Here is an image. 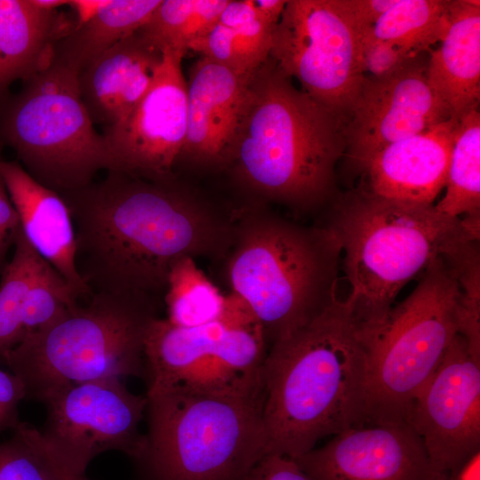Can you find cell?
Masks as SVG:
<instances>
[{
	"label": "cell",
	"mask_w": 480,
	"mask_h": 480,
	"mask_svg": "<svg viewBox=\"0 0 480 480\" xmlns=\"http://www.w3.org/2000/svg\"><path fill=\"white\" fill-rule=\"evenodd\" d=\"M415 55L390 42L374 36L372 27L359 28V57L364 75L389 76L415 60Z\"/></svg>",
	"instance_id": "32"
},
{
	"label": "cell",
	"mask_w": 480,
	"mask_h": 480,
	"mask_svg": "<svg viewBox=\"0 0 480 480\" xmlns=\"http://www.w3.org/2000/svg\"><path fill=\"white\" fill-rule=\"evenodd\" d=\"M147 397L137 480H244L267 454L262 394L169 391Z\"/></svg>",
	"instance_id": "6"
},
{
	"label": "cell",
	"mask_w": 480,
	"mask_h": 480,
	"mask_svg": "<svg viewBox=\"0 0 480 480\" xmlns=\"http://www.w3.org/2000/svg\"><path fill=\"white\" fill-rule=\"evenodd\" d=\"M41 260L20 228L12 257L0 276V355L23 338L27 295Z\"/></svg>",
	"instance_id": "29"
},
{
	"label": "cell",
	"mask_w": 480,
	"mask_h": 480,
	"mask_svg": "<svg viewBox=\"0 0 480 480\" xmlns=\"http://www.w3.org/2000/svg\"><path fill=\"white\" fill-rule=\"evenodd\" d=\"M397 0H337L340 8L357 28L372 27Z\"/></svg>",
	"instance_id": "36"
},
{
	"label": "cell",
	"mask_w": 480,
	"mask_h": 480,
	"mask_svg": "<svg viewBox=\"0 0 480 480\" xmlns=\"http://www.w3.org/2000/svg\"><path fill=\"white\" fill-rule=\"evenodd\" d=\"M157 300L136 294L92 293L48 326L0 355L18 376L26 398L86 381L143 377L144 341L157 316Z\"/></svg>",
	"instance_id": "7"
},
{
	"label": "cell",
	"mask_w": 480,
	"mask_h": 480,
	"mask_svg": "<svg viewBox=\"0 0 480 480\" xmlns=\"http://www.w3.org/2000/svg\"><path fill=\"white\" fill-rule=\"evenodd\" d=\"M161 0H107L60 37L52 60L78 73L96 57L137 32Z\"/></svg>",
	"instance_id": "24"
},
{
	"label": "cell",
	"mask_w": 480,
	"mask_h": 480,
	"mask_svg": "<svg viewBox=\"0 0 480 480\" xmlns=\"http://www.w3.org/2000/svg\"><path fill=\"white\" fill-rule=\"evenodd\" d=\"M24 398L26 391L21 380L0 369V433L12 430L20 422L19 405Z\"/></svg>",
	"instance_id": "34"
},
{
	"label": "cell",
	"mask_w": 480,
	"mask_h": 480,
	"mask_svg": "<svg viewBox=\"0 0 480 480\" xmlns=\"http://www.w3.org/2000/svg\"><path fill=\"white\" fill-rule=\"evenodd\" d=\"M146 396L132 393L121 379L74 384L47 396L46 419L39 430L56 464L68 476H84L90 462L108 451L132 458L143 434Z\"/></svg>",
	"instance_id": "12"
},
{
	"label": "cell",
	"mask_w": 480,
	"mask_h": 480,
	"mask_svg": "<svg viewBox=\"0 0 480 480\" xmlns=\"http://www.w3.org/2000/svg\"><path fill=\"white\" fill-rule=\"evenodd\" d=\"M4 106L0 133L36 181L61 195L112 168L108 146L82 101L77 73L52 60Z\"/></svg>",
	"instance_id": "9"
},
{
	"label": "cell",
	"mask_w": 480,
	"mask_h": 480,
	"mask_svg": "<svg viewBox=\"0 0 480 480\" xmlns=\"http://www.w3.org/2000/svg\"><path fill=\"white\" fill-rule=\"evenodd\" d=\"M0 480H67L37 428L20 421L0 443Z\"/></svg>",
	"instance_id": "30"
},
{
	"label": "cell",
	"mask_w": 480,
	"mask_h": 480,
	"mask_svg": "<svg viewBox=\"0 0 480 480\" xmlns=\"http://www.w3.org/2000/svg\"><path fill=\"white\" fill-rule=\"evenodd\" d=\"M228 0H161L138 31L162 52L184 57L192 43L217 22Z\"/></svg>",
	"instance_id": "26"
},
{
	"label": "cell",
	"mask_w": 480,
	"mask_h": 480,
	"mask_svg": "<svg viewBox=\"0 0 480 480\" xmlns=\"http://www.w3.org/2000/svg\"><path fill=\"white\" fill-rule=\"evenodd\" d=\"M451 0H397L372 27L374 36L415 55L441 42L449 26Z\"/></svg>",
	"instance_id": "27"
},
{
	"label": "cell",
	"mask_w": 480,
	"mask_h": 480,
	"mask_svg": "<svg viewBox=\"0 0 480 480\" xmlns=\"http://www.w3.org/2000/svg\"><path fill=\"white\" fill-rule=\"evenodd\" d=\"M428 83L452 118L460 120L480 102V2L451 0L449 26L429 50Z\"/></svg>",
	"instance_id": "21"
},
{
	"label": "cell",
	"mask_w": 480,
	"mask_h": 480,
	"mask_svg": "<svg viewBox=\"0 0 480 480\" xmlns=\"http://www.w3.org/2000/svg\"><path fill=\"white\" fill-rule=\"evenodd\" d=\"M324 226L341 250L349 284L342 300L361 332L378 326L402 288L459 244L479 239L480 221L452 218L435 205L380 197L364 188L332 201Z\"/></svg>",
	"instance_id": "4"
},
{
	"label": "cell",
	"mask_w": 480,
	"mask_h": 480,
	"mask_svg": "<svg viewBox=\"0 0 480 480\" xmlns=\"http://www.w3.org/2000/svg\"><path fill=\"white\" fill-rule=\"evenodd\" d=\"M269 57L304 92L346 121L364 75L359 28L337 0L286 1Z\"/></svg>",
	"instance_id": "11"
},
{
	"label": "cell",
	"mask_w": 480,
	"mask_h": 480,
	"mask_svg": "<svg viewBox=\"0 0 480 480\" xmlns=\"http://www.w3.org/2000/svg\"><path fill=\"white\" fill-rule=\"evenodd\" d=\"M20 230L18 213L0 176V276L8 262V251L14 246Z\"/></svg>",
	"instance_id": "35"
},
{
	"label": "cell",
	"mask_w": 480,
	"mask_h": 480,
	"mask_svg": "<svg viewBox=\"0 0 480 480\" xmlns=\"http://www.w3.org/2000/svg\"><path fill=\"white\" fill-rule=\"evenodd\" d=\"M183 56L163 52L144 96L118 124L103 132L111 170L148 179L175 176L187 131V81Z\"/></svg>",
	"instance_id": "14"
},
{
	"label": "cell",
	"mask_w": 480,
	"mask_h": 480,
	"mask_svg": "<svg viewBox=\"0 0 480 480\" xmlns=\"http://www.w3.org/2000/svg\"><path fill=\"white\" fill-rule=\"evenodd\" d=\"M261 383L267 454L294 460L365 425V343L342 300L269 347Z\"/></svg>",
	"instance_id": "2"
},
{
	"label": "cell",
	"mask_w": 480,
	"mask_h": 480,
	"mask_svg": "<svg viewBox=\"0 0 480 480\" xmlns=\"http://www.w3.org/2000/svg\"><path fill=\"white\" fill-rule=\"evenodd\" d=\"M244 480H315L286 456L265 454Z\"/></svg>",
	"instance_id": "33"
},
{
	"label": "cell",
	"mask_w": 480,
	"mask_h": 480,
	"mask_svg": "<svg viewBox=\"0 0 480 480\" xmlns=\"http://www.w3.org/2000/svg\"><path fill=\"white\" fill-rule=\"evenodd\" d=\"M246 77L204 57L193 63L187 81V131L179 161L227 167Z\"/></svg>",
	"instance_id": "17"
},
{
	"label": "cell",
	"mask_w": 480,
	"mask_h": 480,
	"mask_svg": "<svg viewBox=\"0 0 480 480\" xmlns=\"http://www.w3.org/2000/svg\"><path fill=\"white\" fill-rule=\"evenodd\" d=\"M479 458L480 452L475 454L449 480H479Z\"/></svg>",
	"instance_id": "37"
},
{
	"label": "cell",
	"mask_w": 480,
	"mask_h": 480,
	"mask_svg": "<svg viewBox=\"0 0 480 480\" xmlns=\"http://www.w3.org/2000/svg\"><path fill=\"white\" fill-rule=\"evenodd\" d=\"M0 176L27 241L65 279L79 299H87L92 293L76 268L75 229L64 199L36 181L19 162L0 159Z\"/></svg>",
	"instance_id": "19"
},
{
	"label": "cell",
	"mask_w": 480,
	"mask_h": 480,
	"mask_svg": "<svg viewBox=\"0 0 480 480\" xmlns=\"http://www.w3.org/2000/svg\"><path fill=\"white\" fill-rule=\"evenodd\" d=\"M67 480H88V479H86L84 476L73 477V476H67Z\"/></svg>",
	"instance_id": "38"
},
{
	"label": "cell",
	"mask_w": 480,
	"mask_h": 480,
	"mask_svg": "<svg viewBox=\"0 0 480 480\" xmlns=\"http://www.w3.org/2000/svg\"><path fill=\"white\" fill-rule=\"evenodd\" d=\"M79 300L65 279L42 259L27 295L23 338L56 321Z\"/></svg>",
	"instance_id": "31"
},
{
	"label": "cell",
	"mask_w": 480,
	"mask_h": 480,
	"mask_svg": "<svg viewBox=\"0 0 480 480\" xmlns=\"http://www.w3.org/2000/svg\"><path fill=\"white\" fill-rule=\"evenodd\" d=\"M268 348L260 324L238 295H226L218 319L178 326L166 318L150 324L144 341L146 396L189 393L258 396Z\"/></svg>",
	"instance_id": "10"
},
{
	"label": "cell",
	"mask_w": 480,
	"mask_h": 480,
	"mask_svg": "<svg viewBox=\"0 0 480 480\" xmlns=\"http://www.w3.org/2000/svg\"><path fill=\"white\" fill-rule=\"evenodd\" d=\"M232 216L228 281L254 313L269 348L339 299L340 246L324 226L296 223L260 202Z\"/></svg>",
	"instance_id": "5"
},
{
	"label": "cell",
	"mask_w": 480,
	"mask_h": 480,
	"mask_svg": "<svg viewBox=\"0 0 480 480\" xmlns=\"http://www.w3.org/2000/svg\"><path fill=\"white\" fill-rule=\"evenodd\" d=\"M294 460L315 480H448L405 421L347 429Z\"/></svg>",
	"instance_id": "16"
},
{
	"label": "cell",
	"mask_w": 480,
	"mask_h": 480,
	"mask_svg": "<svg viewBox=\"0 0 480 480\" xmlns=\"http://www.w3.org/2000/svg\"><path fill=\"white\" fill-rule=\"evenodd\" d=\"M162 60L137 31L81 69L80 96L93 124L106 131L121 122L148 90Z\"/></svg>",
	"instance_id": "20"
},
{
	"label": "cell",
	"mask_w": 480,
	"mask_h": 480,
	"mask_svg": "<svg viewBox=\"0 0 480 480\" xmlns=\"http://www.w3.org/2000/svg\"><path fill=\"white\" fill-rule=\"evenodd\" d=\"M72 28L34 0H0V93L48 66L56 43Z\"/></svg>",
	"instance_id": "22"
},
{
	"label": "cell",
	"mask_w": 480,
	"mask_h": 480,
	"mask_svg": "<svg viewBox=\"0 0 480 480\" xmlns=\"http://www.w3.org/2000/svg\"><path fill=\"white\" fill-rule=\"evenodd\" d=\"M276 26L261 17L254 0H228L217 22L188 51L245 76L269 57Z\"/></svg>",
	"instance_id": "23"
},
{
	"label": "cell",
	"mask_w": 480,
	"mask_h": 480,
	"mask_svg": "<svg viewBox=\"0 0 480 480\" xmlns=\"http://www.w3.org/2000/svg\"><path fill=\"white\" fill-rule=\"evenodd\" d=\"M407 423L434 469L449 480L480 452V359L458 333L416 397Z\"/></svg>",
	"instance_id": "13"
},
{
	"label": "cell",
	"mask_w": 480,
	"mask_h": 480,
	"mask_svg": "<svg viewBox=\"0 0 480 480\" xmlns=\"http://www.w3.org/2000/svg\"><path fill=\"white\" fill-rule=\"evenodd\" d=\"M345 120L298 89L268 57L246 77L226 168L258 197L298 212L335 198Z\"/></svg>",
	"instance_id": "3"
},
{
	"label": "cell",
	"mask_w": 480,
	"mask_h": 480,
	"mask_svg": "<svg viewBox=\"0 0 480 480\" xmlns=\"http://www.w3.org/2000/svg\"><path fill=\"white\" fill-rule=\"evenodd\" d=\"M76 235L77 271L92 293L157 300L185 257L228 251L233 217L181 186L108 170L99 181L60 195Z\"/></svg>",
	"instance_id": "1"
},
{
	"label": "cell",
	"mask_w": 480,
	"mask_h": 480,
	"mask_svg": "<svg viewBox=\"0 0 480 480\" xmlns=\"http://www.w3.org/2000/svg\"><path fill=\"white\" fill-rule=\"evenodd\" d=\"M459 124L450 118L380 150L364 169V188L385 199L432 205L446 185Z\"/></svg>",
	"instance_id": "18"
},
{
	"label": "cell",
	"mask_w": 480,
	"mask_h": 480,
	"mask_svg": "<svg viewBox=\"0 0 480 480\" xmlns=\"http://www.w3.org/2000/svg\"><path fill=\"white\" fill-rule=\"evenodd\" d=\"M420 54L383 78L364 75L345 121L347 159L364 171L387 146L452 118L430 88Z\"/></svg>",
	"instance_id": "15"
},
{
	"label": "cell",
	"mask_w": 480,
	"mask_h": 480,
	"mask_svg": "<svg viewBox=\"0 0 480 480\" xmlns=\"http://www.w3.org/2000/svg\"><path fill=\"white\" fill-rule=\"evenodd\" d=\"M446 191L435 205L452 218L480 220V112L460 119L449 165Z\"/></svg>",
	"instance_id": "25"
},
{
	"label": "cell",
	"mask_w": 480,
	"mask_h": 480,
	"mask_svg": "<svg viewBox=\"0 0 480 480\" xmlns=\"http://www.w3.org/2000/svg\"><path fill=\"white\" fill-rule=\"evenodd\" d=\"M375 328L366 348L365 425L405 421L460 331L462 292L443 256Z\"/></svg>",
	"instance_id": "8"
},
{
	"label": "cell",
	"mask_w": 480,
	"mask_h": 480,
	"mask_svg": "<svg viewBox=\"0 0 480 480\" xmlns=\"http://www.w3.org/2000/svg\"><path fill=\"white\" fill-rule=\"evenodd\" d=\"M164 299L166 319L178 326L191 327L218 319L226 296L196 266L194 258L185 257L172 268Z\"/></svg>",
	"instance_id": "28"
}]
</instances>
